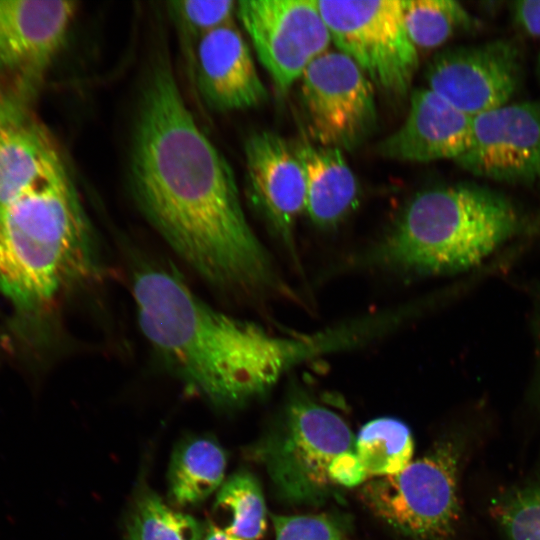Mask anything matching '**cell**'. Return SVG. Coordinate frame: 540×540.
<instances>
[{
    "label": "cell",
    "mask_w": 540,
    "mask_h": 540,
    "mask_svg": "<svg viewBox=\"0 0 540 540\" xmlns=\"http://www.w3.org/2000/svg\"><path fill=\"white\" fill-rule=\"evenodd\" d=\"M128 171L142 215L205 281L242 296L293 297L245 216L231 166L197 125L166 55L142 87Z\"/></svg>",
    "instance_id": "obj_1"
},
{
    "label": "cell",
    "mask_w": 540,
    "mask_h": 540,
    "mask_svg": "<svg viewBox=\"0 0 540 540\" xmlns=\"http://www.w3.org/2000/svg\"><path fill=\"white\" fill-rule=\"evenodd\" d=\"M141 331L158 359L189 389L219 407L266 394L302 361L341 350L340 329L277 336L203 301L172 268L138 267L132 281Z\"/></svg>",
    "instance_id": "obj_2"
},
{
    "label": "cell",
    "mask_w": 540,
    "mask_h": 540,
    "mask_svg": "<svg viewBox=\"0 0 540 540\" xmlns=\"http://www.w3.org/2000/svg\"><path fill=\"white\" fill-rule=\"evenodd\" d=\"M96 267L92 228L66 168L0 212V292L20 315L48 313Z\"/></svg>",
    "instance_id": "obj_3"
},
{
    "label": "cell",
    "mask_w": 540,
    "mask_h": 540,
    "mask_svg": "<svg viewBox=\"0 0 540 540\" xmlns=\"http://www.w3.org/2000/svg\"><path fill=\"white\" fill-rule=\"evenodd\" d=\"M520 227L513 203L488 187H433L406 203L380 244L378 257L404 272H462L482 263Z\"/></svg>",
    "instance_id": "obj_4"
},
{
    "label": "cell",
    "mask_w": 540,
    "mask_h": 540,
    "mask_svg": "<svg viewBox=\"0 0 540 540\" xmlns=\"http://www.w3.org/2000/svg\"><path fill=\"white\" fill-rule=\"evenodd\" d=\"M468 441H437L401 472L368 479L363 504L397 532L415 540H446L461 517L460 475Z\"/></svg>",
    "instance_id": "obj_5"
},
{
    "label": "cell",
    "mask_w": 540,
    "mask_h": 540,
    "mask_svg": "<svg viewBox=\"0 0 540 540\" xmlns=\"http://www.w3.org/2000/svg\"><path fill=\"white\" fill-rule=\"evenodd\" d=\"M355 441L337 413L297 392L253 450L284 500L315 505L335 486L330 476L334 460L354 451Z\"/></svg>",
    "instance_id": "obj_6"
},
{
    "label": "cell",
    "mask_w": 540,
    "mask_h": 540,
    "mask_svg": "<svg viewBox=\"0 0 540 540\" xmlns=\"http://www.w3.org/2000/svg\"><path fill=\"white\" fill-rule=\"evenodd\" d=\"M321 15L338 51L351 58L388 96H406L419 66L407 34L402 0H320Z\"/></svg>",
    "instance_id": "obj_7"
},
{
    "label": "cell",
    "mask_w": 540,
    "mask_h": 540,
    "mask_svg": "<svg viewBox=\"0 0 540 540\" xmlns=\"http://www.w3.org/2000/svg\"><path fill=\"white\" fill-rule=\"evenodd\" d=\"M300 81L308 130L318 145L351 150L372 134L377 125L375 87L351 58L328 50Z\"/></svg>",
    "instance_id": "obj_8"
},
{
    "label": "cell",
    "mask_w": 540,
    "mask_h": 540,
    "mask_svg": "<svg viewBox=\"0 0 540 540\" xmlns=\"http://www.w3.org/2000/svg\"><path fill=\"white\" fill-rule=\"evenodd\" d=\"M238 17L275 87L287 92L332 42L316 0H243Z\"/></svg>",
    "instance_id": "obj_9"
},
{
    "label": "cell",
    "mask_w": 540,
    "mask_h": 540,
    "mask_svg": "<svg viewBox=\"0 0 540 540\" xmlns=\"http://www.w3.org/2000/svg\"><path fill=\"white\" fill-rule=\"evenodd\" d=\"M521 75L519 51L506 40L443 49L425 69L427 88L471 117L509 103Z\"/></svg>",
    "instance_id": "obj_10"
},
{
    "label": "cell",
    "mask_w": 540,
    "mask_h": 540,
    "mask_svg": "<svg viewBox=\"0 0 540 540\" xmlns=\"http://www.w3.org/2000/svg\"><path fill=\"white\" fill-rule=\"evenodd\" d=\"M466 171L512 184L540 179V100L507 103L473 117L468 149L455 160Z\"/></svg>",
    "instance_id": "obj_11"
},
{
    "label": "cell",
    "mask_w": 540,
    "mask_h": 540,
    "mask_svg": "<svg viewBox=\"0 0 540 540\" xmlns=\"http://www.w3.org/2000/svg\"><path fill=\"white\" fill-rule=\"evenodd\" d=\"M34 94L14 80L0 82V212L65 168L32 109Z\"/></svg>",
    "instance_id": "obj_12"
},
{
    "label": "cell",
    "mask_w": 540,
    "mask_h": 540,
    "mask_svg": "<svg viewBox=\"0 0 540 540\" xmlns=\"http://www.w3.org/2000/svg\"><path fill=\"white\" fill-rule=\"evenodd\" d=\"M74 1L0 0V72L36 90L63 46Z\"/></svg>",
    "instance_id": "obj_13"
},
{
    "label": "cell",
    "mask_w": 540,
    "mask_h": 540,
    "mask_svg": "<svg viewBox=\"0 0 540 540\" xmlns=\"http://www.w3.org/2000/svg\"><path fill=\"white\" fill-rule=\"evenodd\" d=\"M244 155L251 201L294 252V229L306 201L305 171L294 144L277 133L258 131L246 139Z\"/></svg>",
    "instance_id": "obj_14"
},
{
    "label": "cell",
    "mask_w": 540,
    "mask_h": 540,
    "mask_svg": "<svg viewBox=\"0 0 540 540\" xmlns=\"http://www.w3.org/2000/svg\"><path fill=\"white\" fill-rule=\"evenodd\" d=\"M195 48L196 83L208 107L219 112L243 110L267 99L250 49L233 24L205 34Z\"/></svg>",
    "instance_id": "obj_15"
},
{
    "label": "cell",
    "mask_w": 540,
    "mask_h": 540,
    "mask_svg": "<svg viewBox=\"0 0 540 540\" xmlns=\"http://www.w3.org/2000/svg\"><path fill=\"white\" fill-rule=\"evenodd\" d=\"M473 117L429 88L411 93L402 125L377 147L380 155L405 162L458 159L469 147Z\"/></svg>",
    "instance_id": "obj_16"
},
{
    "label": "cell",
    "mask_w": 540,
    "mask_h": 540,
    "mask_svg": "<svg viewBox=\"0 0 540 540\" xmlns=\"http://www.w3.org/2000/svg\"><path fill=\"white\" fill-rule=\"evenodd\" d=\"M294 146L305 171V212L315 226L332 228L356 207L358 180L342 150L309 142Z\"/></svg>",
    "instance_id": "obj_17"
},
{
    "label": "cell",
    "mask_w": 540,
    "mask_h": 540,
    "mask_svg": "<svg viewBox=\"0 0 540 540\" xmlns=\"http://www.w3.org/2000/svg\"><path fill=\"white\" fill-rule=\"evenodd\" d=\"M227 458L210 436H192L174 449L168 469V496L178 507L196 506L222 486Z\"/></svg>",
    "instance_id": "obj_18"
},
{
    "label": "cell",
    "mask_w": 540,
    "mask_h": 540,
    "mask_svg": "<svg viewBox=\"0 0 540 540\" xmlns=\"http://www.w3.org/2000/svg\"><path fill=\"white\" fill-rule=\"evenodd\" d=\"M267 510L257 478L240 471L219 488L209 523L243 540H260L266 530Z\"/></svg>",
    "instance_id": "obj_19"
},
{
    "label": "cell",
    "mask_w": 540,
    "mask_h": 540,
    "mask_svg": "<svg viewBox=\"0 0 540 540\" xmlns=\"http://www.w3.org/2000/svg\"><path fill=\"white\" fill-rule=\"evenodd\" d=\"M355 451L371 479L404 470L412 462L414 442L406 424L395 418L381 417L360 429Z\"/></svg>",
    "instance_id": "obj_20"
},
{
    "label": "cell",
    "mask_w": 540,
    "mask_h": 540,
    "mask_svg": "<svg viewBox=\"0 0 540 540\" xmlns=\"http://www.w3.org/2000/svg\"><path fill=\"white\" fill-rule=\"evenodd\" d=\"M402 3L405 28L417 50L437 48L472 25L468 11L454 0H402Z\"/></svg>",
    "instance_id": "obj_21"
},
{
    "label": "cell",
    "mask_w": 540,
    "mask_h": 540,
    "mask_svg": "<svg viewBox=\"0 0 540 540\" xmlns=\"http://www.w3.org/2000/svg\"><path fill=\"white\" fill-rule=\"evenodd\" d=\"M204 531L193 516L167 505L147 492L135 503L128 525V540H203Z\"/></svg>",
    "instance_id": "obj_22"
},
{
    "label": "cell",
    "mask_w": 540,
    "mask_h": 540,
    "mask_svg": "<svg viewBox=\"0 0 540 540\" xmlns=\"http://www.w3.org/2000/svg\"><path fill=\"white\" fill-rule=\"evenodd\" d=\"M490 512L507 540H540V477L498 496Z\"/></svg>",
    "instance_id": "obj_23"
},
{
    "label": "cell",
    "mask_w": 540,
    "mask_h": 540,
    "mask_svg": "<svg viewBox=\"0 0 540 540\" xmlns=\"http://www.w3.org/2000/svg\"><path fill=\"white\" fill-rule=\"evenodd\" d=\"M168 9L183 36L197 42L205 34L232 24L237 3L232 0L172 1Z\"/></svg>",
    "instance_id": "obj_24"
},
{
    "label": "cell",
    "mask_w": 540,
    "mask_h": 540,
    "mask_svg": "<svg viewBox=\"0 0 540 540\" xmlns=\"http://www.w3.org/2000/svg\"><path fill=\"white\" fill-rule=\"evenodd\" d=\"M275 540H343L339 524L326 515H271Z\"/></svg>",
    "instance_id": "obj_25"
},
{
    "label": "cell",
    "mask_w": 540,
    "mask_h": 540,
    "mask_svg": "<svg viewBox=\"0 0 540 540\" xmlns=\"http://www.w3.org/2000/svg\"><path fill=\"white\" fill-rule=\"evenodd\" d=\"M330 476L335 486L340 485L350 488L362 485L368 480L355 450L347 452L334 460L330 468Z\"/></svg>",
    "instance_id": "obj_26"
},
{
    "label": "cell",
    "mask_w": 540,
    "mask_h": 540,
    "mask_svg": "<svg viewBox=\"0 0 540 540\" xmlns=\"http://www.w3.org/2000/svg\"><path fill=\"white\" fill-rule=\"evenodd\" d=\"M517 26L532 37H540V0L517 1L511 7Z\"/></svg>",
    "instance_id": "obj_27"
},
{
    "label": "cell",
    "mask_w": 540,
    "mask_h": 540,
    "mask_svg": "<svg viewBox=\"0 0 540 540\" xmlns=\"http://www.w3.org/2000/svg\"><path fill=\"white\" fill-rule=\"evenodd\" d=\"M203 540H243L216 528L211 523L208 524Z\"/></svg>",
    "instance_id": "obj_28"
}]
</instances>
